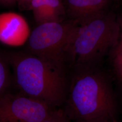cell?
Returning a JSON list of instances; mask_svg holds the SVG:
<instances>
[{"instance_id": "cell-3", "label": "cell", "mask_w": 122, "mask_h": 122, "mask_svg": "<svg viewBox=\"0 0 122 122\" xmlns=\"http://www.w3.org/2000/svg\"><path fill=\"white\" fill-rule=\"evenodd\" d=\"M120 34V25L113 14L104 12L79 25L71 48V67L98 66L107 52L116 47Z\"/></svg>"}, {"instance_id": "cell-7", "label": "cell", "mask_w": 122, "mask_h": 122, "mask_svg": "<svg viewBox=\"0 0 122 122\" xmlns=\"http://www.w3.org/2000/svg\"><path fill=\"white\" fill-rule=\"evenodd\" d=\"M108 0H67L73 20L82 24L104 12Z\"/></svg>"}, {"instance_id": "cell-15", "label": "cell", "mask_w": 122, "mask_h": 122, "mask_svg": "<svg viewBox=\"0 0 122 122\" xmlns=\"http://www.w3.org/2000/svg\"><path fill=\"white\" fill-rule=\"evenodd\" d=\"M76 122H86V121H76Z\"/></svg>"}, {"instance_id": "cell-6", "label": "cell", "mask_w": 122, "mask_h": 122, "mask_svg": "<svg viewBox=\"0 0 122 122\" xmlns=\"http://www.w3.org/2000/svg\"><path fill=\"white\" fill-rule=\"evenodd\" d=\"M31 35L25 18L18 13L0 14V42L6 45L17 47L26 43Z\"/></svg>"}, {"instance_id": "cell-5", "label": "cell", "mask_w": 122, "mask_h": 122, "mask_svg": "<svg viewBox=\"0 0 122 122\" xmlns=\"http://www.w3.org/2000/svg\"><path fill=\"white\" fill-rule=\"evenodd\" d=\"M56 109L20 92H9L0 99V122H40Z\"/></svg>"}, {"instance_id": "cell-9", "label": "cell", "mask_w": 122, "mask_h": 122, "mask_svg": "<svg viewBox=\"0 0 122 122\" xmlns=\"http://www.w3.org/2000/svg\"><path fill=\"white\" fill-rule=\"evenodd\" d=\"M6 57L0 56V99L7 92L13 80Z\"/></svg>"}, {"instance_id": "cell-8", "label": "cell", "mask_w": 122, "mask_h": 122, "mask_svg": "<svg viewBox=\"0 0 122 122\" xmlns=\"http://www.w3.org/2000/svg\"><path fill=\"white\" fill-rule=\"evenodd\" d=\"M30 9L39 25L48 22H61L64 11L60 0H33Z\"/></svg>"}, {"instance_id": "cell-4", "label": "cell", "mask_w": 122, "mask_h": 122, "mask_svg": "<svg viewBox=\"0 0 122 122\" xmlns=\"http://www.w3.org/2000/svg\"><path fill=\"white\" fill-rule=\"evenodd\" d=\"M79 25L74 21L39 25L27 42L29 53L65 72L72 66L71 51Z\"/></svg>"}, {"instance_id": "cell-2", "label": "cell", "mask_w": 122, "mask_h": 122, "mask_svg": "<svg viewBox=\"0 0 122 122\" xmlns=\"http://www.w3.org/2000/svg\"><path fill=\"white\" fill-rule=\"evenodd\" d=\"M6 58L20 93L54 108L65 102L68 90L65 72L30 53H13Z\"/></svg>"}, {"instance_id": "cell-1", "label": "cell", "mask_w": 122, "mask_h": 122, "mask_svg": "<svg viewBox=\"0 0 122 122\" xmlns=\"http://www.w3.org/2000/svg\"><path fill=\"white\" fill-rule=\"evenodd\" d=\"M73 69L66 113L76 121L108 122L114 114L115 103L107 77L97 66Z\"/></svg>"}, {"instance_id": "cell-10", "label": "cell", "mask_w": 122, "mask_h": 122, "mask_svg": "<svg viewBox=\"0 0 122 122\" xmlns=\"http://www.w3.org/2000/svg\"><path fill=\"white\" fill-rule=\"evenodd\" d=\"M113 57L114 70L118 78L122 81V41L119 40L114 48Z\"/></svg>"}, {"instance_id": "cell-12", "label": "cell", "mask_w": 122, "mask_h": 122, "mask_svg": "<svg viewBox=\"0 0 122 122\" xmlns=\"http://www.w3.org/2000/svg\"><path fill=\"white\" fill-rule=\"evenodd\" d=\"M33 0H16L20 9L22 10L30 9L31 3Z\"/></svg>"}, {"instance_id": "cell-11", "label": "cell", "mask_w": 122, "mask_h": 122, "mask_svg": "<svg viewBox=\"0 0 122 122\" xmlns=\"http://www.w3.org/2000/svg\"><path fill=\"white\" fill-rule=\"evenodd\" d=\"M40 122H71L64 110L56 109L51 115Z\"/></svg>"}, {"instance_id": "cell-13", "label": "cell", "mask_w": 122, "mask_h": 122, "mask_svg": "<svg viewBox=\"0 0 122 122\" xmlns=\"http://www.w3.org/2000/svg\"><path fill=\"white\" fill-rule=\"evenodd\" d=\"M3 3H5L6 4H12L16 1V0H0Z\"/></svg>"}, {"instance_id": "cell-14", "label": "cell", "mask_w": 122, "mask_h": 122, "mask_svg": "<svg viewBox=\"0 0 122 122\" xmlns=\"http://www.w3.org/2000/svg\"><path fill=\"white\" fill-rule=\"evenodd\" d=\"M120 27H121V34H120V37L119 40L122 41V23L121 24V25H120Z\"/></svg>"}]
</instances>
